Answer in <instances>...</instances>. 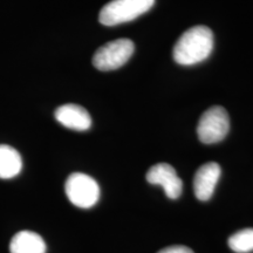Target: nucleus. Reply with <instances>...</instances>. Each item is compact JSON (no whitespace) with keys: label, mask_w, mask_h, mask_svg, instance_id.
<instances>
[{"label":"nucleus","mask_w":253,"mask_h":253,"mask_svg":"<svg viewBox=\"0 0 253 253\" xmlns=\"http://www.w3.org/2000/svg\"><path fill=\"white\" fill-rule=\"evenodd\" d=\"M55 120L60 125L78 131L88 130L91 126L89 113L79 104H63L55 110Z\"/></svg>","instance_id":"nucleus-8"},{"label":"nucleus","mask_w":253,"mask_h":253,"mask_svg":"<svg viewBox=\"0 0 253 253\" xmlns=\"http://www.w3.org/2000/svg\"><path fill=\"white\" fill-rule=\"evenodd\" d=\"M134 49V42L129 39L110 41L95 52L93 56L94 67L102 72L118 69L131 58Z\"/></svg>","instance_id":"nucleus-5"},{"label":"nucleus","mask_w":253,"mask_h":253,"mask_svg":"<svg viewBox=\"0 0 253 253\" xmlns=\"http://www.w3.org/2000/svg\"><path fill=\"white\" fill-rule=\"evenodd\" d=\"M23 169L20 154L9 145H0V178L9 179L19 175Z\"/></svg>","instance_id":"nucleus-10"},{"label":"nucleus","mask_w":253,"mask_h":253,"mask_svg":"<svg viewBox=\"0 0 253 253\" xmlns=\"http://www.w3.org/2000/svg\"><path fill=\"white\" fill-rule=\"evenodd\" d=\"M65 191L69 202L81 209L93 208L100 198V186L96 181L81 172H74L68 177Z\"/></svg>","instance_id":"nucleus-3"},{"label":"nucleus","mask_w":253,"mask_h":253,"mask_svg":"<svg viewBox=\"0 0 253 253\" xmlns=\"http://www.w3.org/2000/svg\"><path fill=\"white\" fill-rule=\"evenodd\" d=\"M11 253H46V244L42 237L32 231H20L11 240Z\"/></svg>","instance_id":"nucleus-9"},{"label":"nucleus","mask_w":253,"mask_h":253,"mask_svg":"<svg viewBox=\"0 0 253 253\" xmlns=\"http://www.w3.org/2000/svg\"><path fill=\"white\" fill-rule=\"evenodd\" d=\"M229 246L236 253H249L253 251V229L238 231L229 238Z\"/></svg>","instance_id":"nucleus-11"},{"label":"nucleus","mask_w":253,"mask_h":253,"mask_svg":"<svg viewBox=\"0 0 253 253\" xmlns=\"http://www.w3.org/2000/svg\"><path fill=\"white\" fill-rule=\"evenodd\" d=\"M147 181L150 184L162 186L170 199H177L182 195L183 182L170 164L158 163L151 167L147 172Z\"/></svg>","instance_id":"nucleus-6"},{"label":"nucleus","mask_w":253,"mask_h":253,"mask_svg":"<svg viewBox=\"0 0 253 253\" xmlns=\"http://www.w3.org/2000/svg\"><path fill=\"white\" fill-rule=\"evenodd\" d=\"M155 0H113L100 11L99 20L106 26L129 23L153 7Z\"/></svg>","instance_id":"nucleus-2"},{"label":"nucleus","mask_w":253,"mask_h":253,"mask_svg":"<svg viewBox=\"0 0 253 253\" xmlns=\"http://www.w3.org/2000/svg\"><path fill=\"white\" fill-rule=\"evenodd\" d=\"M213 49V33L203 25L191 27L177 40L172 55L177 63L191 66L204 61Z\"/></svg>","instance_id":"nucleus-1"},{"label":"nucleus","mask_w":253,"mask_h":253,"mask_svg":"<svg viewBox=\"0 0 253 253\" xmlns=\"http://www.w3.org/2000/svg\"><path fill=\"white\" fill-rule=\"evenodd\" d=\"M220 173L221 169L216 162L205 163L199 168L194 178V190L197 199L207 202L212 197Z\"/></svg>","instance_id":"nucleus-7"},{"label":"nucleus","mask_w":253,"mask_h":253,"mask_svg":"<svg viewBox=\"0 0 253 253\" xmlns=\"http://www.w3.org/2000/svg\"><path fill=\"white\" fill-rule=\"evenodd\" d=\"M158 253H194L191 249L186 248V246L182 245H175V246H169V248L161 250Z\"/></svg>","instance_id":"nucleus-12"},{"label":"nucleus","mask_w":253,"mask_h":253,"mask_svg":"<svg viewBox=\"0 0 253 253\" xmlns=\"http://www.w3.org/2000/svg\"><path fill=\"white\" fill-rule=\"evenodd\" d=\"M229 130V114L220 106L211 107L204 112L197 126L198 137L204 144H214L223 141Z\"/></svg>","instance_id":"nucleus-4"}]
</instances>
